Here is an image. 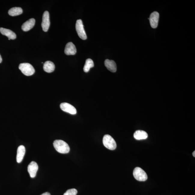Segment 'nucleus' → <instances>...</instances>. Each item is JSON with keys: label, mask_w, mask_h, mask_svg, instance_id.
<instances>
[{"label": "nucleus", "mask_w": 195, "mask_h": 195, "mask_svg": "<svg viewBox=\"0 0 195 195\" xmlns=\"http://www.w3.org/2000/svg\"><path fill=\"white\" fill-rule=\"evenodd\" d=\"M22 9L19 7H15L12 8L9 10L8 13L9 15L12 17H15L20 15L23 13Z\"/></svg>", "instance_id": "obj_17"}, {"label": "nucleus", "mask_w": 195, "mask_h": 195, "mask_svg": "<svg viewBox=\"0 0 195 195\" xmlns=\"http://www.w3.org/2000/svg\"><path fill=\"white\" fill-rule=\"evenodd\" d=\"M19 68L23 74L26 76H32L35 73V69L29 63H21L20 64Z\"/></svg>", "instance_id": "obj_2"}, {"label": "nucleus", "mask_w": 195, "mask_h": 195, "mask_svg": "<svg viewBox=\"0 0 195 195\" xmlns=\"http://www.w3.org/2000/svg\"><path fill=\"white\" fill-rule=\"evenodd\" d=\"M38 166L36 162L32 161L29 164L28 171L31 178H34L36 175Z\"/></svg>", "instance_id": "obj_9"}, {"label": "nucleus", "mask_w": 195, "mask_h": 195, "mask_svg": "<svg viewBox=\"0 0 195 195\" xmlns=\"http://www.w3.org/2000/svg\"><path fill=\"white\" fill-rule=\"evenodd\" d=\"M60 107L62 110L64 111L69 113L70 114H75L77 113L76 108L69 103H62L60 105Z\"/></svg>", "instance_id": "obj_8"}, {"label": "nucleus", "mask_w": 195, "mask_h": 195, "mask_svg": "<svg viewBox=\"0 0 195 195\" xmlns=\"http://www.w3.org/2000/svg\"><path fill=\"white\" fill-rule=\"evenodd\" d=\"M103 142L105 148L110 150H115L117 146L114 139L111 136L106 135L103 137Z\"/></svg>", "instance_id": "obj_3"}, {"label": "nucleus", "mask_w": 195, "mask_h": 195, "mask_svg": "<svg viewBox=\"0 0 195 195\" xmlns=\"http://www.w3.org/2000/svg\"><path fill=\"white\" fill-rule=\"evenodd\" d=\"M193 157H195V151H194L193 152Z\"/></svg>", "instance_id": "obj_22"}, {"label": "nucleus", "mask_w": 195, "mask_h": 195, "mask_svg": "<svg viewBox=\"0 0 195 195\" xmlns=\"http://www.w3.org/2000/svg\"><path fill=\"white\" fill-rule=\"evenodd\" d=\"M55 66L53 62L47 61L44 62V69L46 72L50 73L54 71Z\"/></svg>", "instance_id": "obj_16"}, {"label": "nucleus", "mask_w": 195, "mask_h": 195, "mask_svg": "<svg viewBox=\"0 0 195 195\" xmlns=\"http://www.w3.org/2000/svg\"><path fill=\"white\" fill-rule=\"evenodd\" d=\"M2 58L1 55H0V63H1L2 62Z\"/></svg>", "instance_id": "obj_21"}, {"label": "nucleus", "mask_w": 195, "mask_h": 195, "mask_svg": "<svg viewBox=\"0 0 195 195\" xmlns=\"http://www.w3.org/2000/svg\"><path fill=\"white\" fill-rule=\"evenodd\" d=\"M26 153V148L23 145L19 146L17 150V162L18 163H20L23 160Z\"/></svg>", "instance_id": "obj_13"}, {"label": "nucleus", "mask_w": 195, "mask_h": 195, "mask_svg": "<svg viewBox=\"0 0 195 195\" xmlns=\"http://www.w3.org/2000/svg\"><path fill=\"white\" fill-rule=\"evenodd\" d=\"M41 195H51L50 193L49 192H46L43 193Z\"/></svg>", "instance_id": "obj_20"}, {"label": "nucleus", "mask_w": 195, "mask_h": 195, "mask_svg": "<svg viewBox=\"0 0 195 195\" xmlns=\"http://www.w3.org/2000/svg\"><path fill=\"white\" fill-rule=\"evenodd\" d=\"M134 137L137 140L146 139L148 137V134L144 130H137L134 134Z\"/></svg>", "instance_id": "obj_15"}, {"label": "nucleus", "mask_w": 195, "mask_h": 195, "mask_svg": "<svg viewBox=\"0 0 195 195\" xmlns=\"http://www.w3.org/2000/svg\"><path fill=\"white\" fill-rule=\"evenodd\" d=\"M94 67V63L93 60L88 59L86 60L85 64L84 67V71L85 72H88L91 68Z\"/></svg>", "instance_id": "obj_18"}, {"label": "nucleus", "mask_w": 195, "mask_h": 195, "mask_svg": "<svg viewBox=\"0 0 195 195\" xmlns=\"http://www.w3.org/2000/svg\"><path fill=\"white\" fill-rule=\"evenodd\" d=\"M8 40H10V39H8Z\"/></svg>", "instance_id": "obj_23"}, {"label": "nucleus", "mask_w": 195, "mask_h": 195, "mask_svg": "<svg viewBox=\"0 0 195 195\" xmlns=\"http://www.w3.org/2000/svg\"><path fill=\"white\" fill-rule=\"evenodd\" d=\"M50 24V15L49 12L46 11L44 12L43 15L42 21L41 26L42 29L45 32L48 31Z\"/></svg>", "instance_id": "obj_6"}, {"label": "nucleus", "mask_w": 195, "mask_h": 195, "mask_svg": "<svg viewBox=\"0 0 195 195\" xmlns=\"http://www.w3.org/2000/svg\"><path fill=\"white\" fill-rule=\"evenodd\" d=\"M53 145L57 151L60 153L67 154L70 151L69 147L67 143L62 140H56L53 143Z\"/></svg>", "instance_id": "obj_1"}, {"label": "nucleus", "mask_w": 195, "mask_h": 195, "mask_svg": "<svg viewBox=\"0 0 195 195\" xmlns=\"http://www.w3.org/2000/svg\"><path fill=\"white\" fill-rule=\"evenodd\" d=\"M77 52V50L76 46H75L73 43L70 42L68 43L66 46L65 53L66 55H74L76 54Z\"/></svg>", "instance_id": "obj_10"}, {"label": "nucleus", "mask_w": 195, "mask_h": 195, "mask_svg": "<svg viewBox=\"0 0 195 195\" xmlns=\"http://www.w3.org/2000/svg\"><path fill=\"white\" fill-rule=\"evenodd\" d=\"M105 64L107 69L112 72H115L117 70V66L114 60H105Z\"/></svg>", "instance_id": "obj_14"}, {"label": "nucleus", "mask_w": 195, "mask_h": 195, "mask_svg": "<svg viewBox=\"0 0 195 195\" xmlns=\"http://www.w3.org/2000/svg\"><path fill=\"white\" fill-rule=\"evenodd\" d=\"M0 32L2 35L6 36L9 39L15 40L17 38V35L12 30L3 28H0Z\"/></svg>", "instance_id": "obj_12"}, {"label": "nucleus", "mask_w": 195, "mask_h": 195, "mask_svg": "<svg viewBox=\"0 0 195 195\" xmlns=\"http://www.w3.org/2000/svg\"><path fill=\"white\" fill-rule=\"evenodd\" d=\"M76 30L80 38L85 40L87 39V35L84 29V26L81 20H77L76 24Z\"/></svg>", "instance_id": "obj_5"}, {"label": "nucleus", "mask_w": 195, "mask_h": 195, "mask_svg": "<svg viewBox=\"0 0 195 195\" xmlns=\"http://www.w3.org/2000/svg\"><path fill=\"white\" fill-rule=\"evenodd\" d=\"M160 14L158 12L155 11L151 13L149 18L150 25L154 29L156 28L158 26Z\"/></svg>", "instance_id": "obj_7"}, {"label": "nucleus", "mask_w": 195, "mask_h": 195, "mask_svg": "<svg viewBox=\"0 0 195 195\" xmlns=\"http://www.w3.org/2000/svg\"><path fill=\"white\" fill-rule=\"evenodd\" d=\"M35 20L33 18L30 19L24 23L21 26V29L25 32H27L32 29L35 24Z\"/></svg>", "instance_id": "obj_11"}, {"label": "nucleus", "mask_w": 195, "mask_h": 195, "mask_svg": "<svg viewBox=\"0 0 195 195\" xmlns=\"http://www.w3.org/2000/svg\"><path fill=\"white\" fill-rule=\"evenodd\" d=\"M78 191L75 189H71L68 190L64 195H76Z\"/></svg>", "instance_id": "obj_19"}, {"label": "nucleus", "mask_w": 195, "mask_h": 195, "mask_svg": "<svg viewBox=\"0 0 195 195\" xmlns=\"http://www.w3.org/2000/svg\"><path fill=\"white\" fill-rule=\"evenodd\" d=\"M134 178L140 181H145L148 179V175L141 168L137 167L134 169L133 172Z\"/></svg>", "instance_id": "obj_4"}]
</instances>
